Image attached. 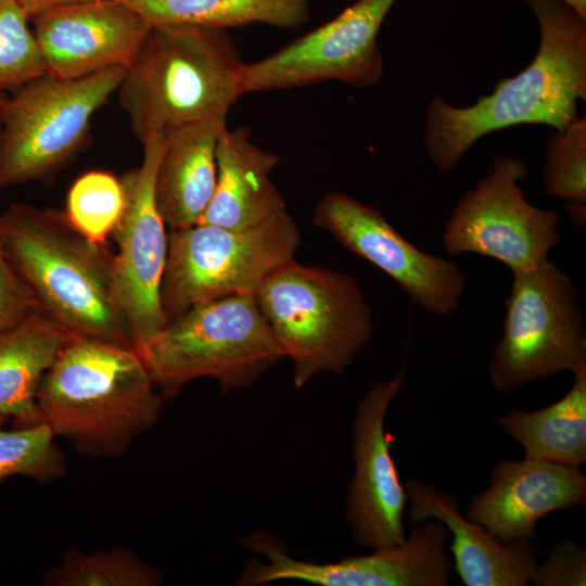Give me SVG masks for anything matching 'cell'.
<instances>
[{
    "mask_svg": "<svg viewBox=\"0 0 586 586\" xmlns=\"http://www.w3.org/2000/svg\"><path fill=\"white\" fill-rule=\"evenodd\" d=\"M525 1L540 30L531 63L473 105L456 107L435 95L425 109L423 145L442 174L492 131L520 124L565 128L577 117L578 101L586 100V18L561 0Z\"/></svg>",
    "mask_w": 586,
    "mask_h": 586,
    "instance_id": "cell-1",
    "label": "cell"
},
{
    "mask_svg": "<svg viewBox=\"0 0 586 586\" xmlns=\"http://www.w3.org/2000/svg\"><path fill=\"white\" fill-rule=\"evenodd\" d=\"M0 242L41 314L72 336L133 347L115 291L114 254L65 212L11 204L0 214Z\"/></svg>",
    "mask_w": 586,
    "mask_h": 586,
    "instance_id": "cell-2",
    "label": "cell"
},
{
    "mask_svg": "<svg viewBox=\"0 0 586 586\" xmlns=\"http://www.w3.org/2000/svg\"><path fill=\"white\" fill-rule=\"evenodd\" d=\"M163 402L133 347L88 336L66 342L37 392L53 434L93 458L126 451L158 422Z\"/></svg>",
    "mask_w": 586,
    "mask_h": 586,
    "instance_id": "cell-3",
    "label": "cell"
},
{
    "mask_svg": "<svg viewBox=\"0 0 586 586\" xmlns=\"http://www.w3.org/2000/svg\"><path fill=\"white\" fill-rule=\"evenodd\" d=\"M228 29L152 25L117 89L133 136H150L213 116H227L242 95L244 66Z\"/></svg>",
    "mask_w": 586,
    "mask_h": 586,
    "instance_id": "cell-4",
    "label": "cell"
},
{
    "mask_svg": "<svg viewBox=\"0 0 586 586\" xmlns=\"http://www.w3.org/2000/svg\"><path fill=\"white\" fill-rule=\"evenodd\" d=\"M255 298L294 365L296 388L316 375L341 373L371 339V310L351 275L293 258L266 278Z\"/></svg>",
    "mask_w": 586,
    "mask_h": 586,
    "instance_id": "cell-5",
    "label": "cell"
},
{
    "mask_svg": "<svg viewBox=\"0 0 586 586\" xmlns=\"http://www.w3.org/2000/svg\"><path fill=\"white\" fill-rule=\"evenodd\" d=\"M138 353L164 399L204 377L225 393L242 388L284 358L255 294L192 306Z\"/></svg>",
    "mask_w": 586,
    "mask_h": 586,
    "instance_id": "cell-6",
    "label": "cell"
},
{
    "mask_svg": "<svg viewBox=\"0 0 586 586\" xmlns=\"http://www.w3.org/2000/svg\"><path fill=\"white\" fill-rule=\"evenodd\" d=\"M300 243L288 211L244 229L196 224L170 230L160 294L166 324L192 306L255 294L271 272L294 258Z\"/></svg>",
    "mask_w": 586,
    "mask_h": 586,
    "instance_id": "cell-7",
    "label": "cell"
},
{
    "mask_svg": "<svg viewBox=\"0 0 586 586\" xmlns=\"http://www.w3.org/2000/svg\"><path fill=\"white\" fill-rule=\"evenodd\" d=\"M125 67L78 79L38 76L7 98L0 139V190L48 181L87 143L93 115L117 92Z\"/></svg>",
    "mask_w": 586,
    "mask_h": 586,
    "instance_id": "cell-8",
    "label": "cell"
},
{
    "mask_svg": "<svg viewBox=\"0 0 586 586\" xmlns=\"http://www.w3.org/2000/svg\"><path fill=\"white\" fill-rule=\"evenodd\" d=\"M502 335L488 362L500 393L586 368V330L570 275L548 259L512 273Z\"/></svg>",
    "mask_w": 586,
    "mask_h": 586,
    "instance_id": "cell-9",
    "label": "cell"
},
{
    "mask_svg": "<svg viewBox=\"0 0 586 586\" xmlns=\"http://www.w3.org/2000/svg\"><path fill=\"white\" fill-rule=\"evenodd\" d=\"M527 173L522 156L495 158L485 176L455 204L442 234L445 251L486 256L512 273L546 262L561 242V217L525 200L519 182Z\"/></svg>",
    "mask_w": 586,
    "mask_h": 586,
    "instance_id": "cell-10",
    "label": "cell"
},
{
    "mask_svg": "<svg viewBox=\"0 0 586 586\" xmlns=\"http://www.w3.org/2000/svg\"><path fill=\"white\" fill-rule=\"evenodd\" d=\"M410 526L409 535L398 544L328 563L295 559L277 536L256 531L240 544L263 555L267 563L249 559L237 585L293 579L321 586H448L453 571L446 552L448 528L434 519Z\"/></svg>",
    "mask_w": 586,
    "mask_h": 586,
    "instance_id": "cell-11",
    "label": "cell"
},
{
    "mask_svg": "<svg viewBox=\"0 0 586 586\" xmlns=\"http://www.w3.org/2000/svg\"><path fill=\"white\" fill-rule=\"evenodd\" d=\"M397 0H356L333 20L276 52L245 63L241 92H265L337 80L358 89L377 85L384 63L378 34Z\"/></svg>",
    "mask_w": 586,
    "mask_h": 586,
    "instance_id": "cell-12",
    "label": "cell"
},
{
    "mask_svg": "<svg viewBox=\"0 0 586 586\" xmlns=\"http://www.w3.org/2000/svg\"><path fill=\"white\" fill-rule=\"evenodd\" d=\"M141 144V164L119 178L125 205L111 234L117 245L115 291L137 352L166 326L160 294L168 246L166 224L155 199L164 132L150 136Z\"/></svg>",
    "mask_w": 586,
    "mask_h": 586,
    "instance_id": "cell-13",
    "label": "cell"
},
{
    "mask_svg": "<svg viewBox=\"0 0 586 586\" xmlns=\"http://www.w3.org/2000/svg\"><path fill=\"white\" fill-rule=\"evenodd\" d=\"M313 224L385 272L424 311L442 317L459 305L467 281L460 266L418 249L378 208L329 192L317 204Z\"/></svg>",
    "mask_w": 586,
    "mask_h": 586,
    "instance_id": "cell-14",
    "label": "cell"
},
{
    "mask_svg": "<svg viewBox=\"0 0 586 586\" xmlns=\"http://www.w3.org/2000/svg\"><path fill=\"white\" fill-rule=\"evenodd\" d=\"M405 381L403 367L392 379L373 384L359 400L353 420L354 475L346 493L345 517L355 543L371 550L406 537L407 497L385 432L386 413Z\"/></svg>",
    "mask_w": 586,
    "mask_h": 586,
    "instance_id": "cell-15",
    "label": "cell"
},
{
    "mask_svg": "<svg viewBox=\"0 0 586 586\" xmlns=\"http://www.w3.org/2000/svg\"><path fill=\"white\" fill-rule=\"evenodd\" d=\"M30 21L47 73L61 79H78L114 66L127 68L152 26L118 0L72 3Z\"/></svg>",
    "mask_w": 586,
    "mask_h": 586,
    "instance_id": "cell-16",
    "label": "cell"
},
{
    "mask_svg": "<svg viewBox=\"0 0 586 586\" xmlns=\"http://www.w3.org/2000/svg\"><path fill=\"white\" fill-rule=\"evenodd\" d=\"M586 502V476L579 468L526 458L500 459L489 485L477 493L464 515L508 544L536 534L545 515Z\"/></svg>",
    "mask_w": 586,
    "mask_h": 586,
    "instance_id": "cell-17",
    "label": "cell"
},
{
    "mask_svg": "<svg viewBox=\"0 0 586 586\" xmlns=\"http://www.w3.org/2000/svg\"><path fill=\"white\" fill-rule=\"evenodd\" d=\"M404 487L410 525L434 519L448 528L454 568L464 585L526 586L531 583L540 549L536 534L500 543L460 511L455 493L419 480H408Z\"/></svg>",
    "mask_w": 586,
    "mask_h": 586,
    "instance_id": "cell-18",
    "label": "cell"
},
{
    "mask_svg": "<svg viewBox=\"0 0 586 586\" xmlns=\"http://www.w3.org/2000/svg\"><path fill=\"white\" fill-rule=\"evenodd\" d=\"M227 116H213L164 131L155 199L170 230L200 222L217 179L216 148Z\"/></svg>",
    "mask_w": 586,
    "mask_h": 586,
    "instance_id": "cell-19",
    "label": "cell"
},
{
    "mask_svg": "<svg viewBox=\"0 0 586 586\" xmlns=\"http://www.w3.org/2000/svg\"><path fill=\"white\" fill-rule=\"evenodd\" d=\"M279 161L253 143L246 127L226 128L217 141L215 190L199 224L244 229L286 211L270 178Z\"/></svg>",
    "mask_w": 586,
    "mask_h": 586,
    "instance_id": "cell-20",
    "label": "cell"
},
{
    "mask_svg": "<svg viewBox=\"0 0 586 586\" xmlns=\"http://www.w3.org/2000/svg\"><path fill=\"white\" fill-rule=\"evenodd\" d=\"M72 337L39 310L0 335V417L21 426L43 422L37 405L42 377Z\"/></svg>",
    "mask_w": 586,
    "mask_h": 586,
    "instance_id": "cell-21",
    "label": "cell"
},
{
    "mask_svg": "<svg viewBox=\"0 0 586 586\" xmlns=\"http://www.w3.org/2000/svg\"><path fill=\"white\" fill-rule=\"evenodd\" d=\"M498 422L524 457L579 468L586 462V368L573 372L558 402L535 411L511 409Z\"/></svg>",
    "mask_w": 586,
    "mask_h": 586,
    "instance_id": "cell-22",
    "label": "cell"
},
{
    "mask_svg": "<svg viewBox=\"0 0 586 586\" xmlns=\"http://www.w3.org/2000/svg\"><path fill=\"white\" fill-rule=\"evenodd\" d=\"M151 25L190 24L228 29L254 23L292 29L307 23L309 0H118Z\"/></svg>",
    "mask_w": 586,
    "mask_h": 586,
    "instance_id": "cell-23",
    "label": "cell"
},
{
    "mask_svg": "<svg viewBox=\"0 0 586 586\" xmlns=\"http://www.w3.org/2000/svg\"><path fill=\"white\" fill-rule=\"evenodd\" d=\"M160 570L128 549L85 552L68 549L43 578L49 586H157Z\"/></svg>",
    "mask_w": 586,
    "mask_h": 586,
    "instance_id": "cell-24",
    "label": "cell"
},
{
    "mask_svg": "<svg viewBox=\"0 0 586 586\" xmlns=\"http://www.w3.org/2000/svg\"><path fill=\"white\" fill-rule=\"evenodd\" d=\"M125 205L120 179L104 170H91L71 186L65 214L88 239L106 244Z\"/></svg>",
    "mask_w": 586,
    "mask_h": 586,
    "instance_id": "cell-25",
    "label": "cell"
},
{
    "mask_svg": "<svg viewBox=\"0 0 586 586\" xmlns=\"http://www.w3.org/2000/svg\"><path fill=\"white\" fill-rule=\"evenodd\" d=\"M7 421L0 417V481L22 475L50 482L64 475V458L46 422L5 430Z\"/></svg>",
    "mask_w": 586,
    "mask_h": 586,
    "instance_id": "cell-26",
    "label": "cell"
},
{
    "mask_svg": "<svg viewBox=\"0 0 586 586\" xmlns=\"http://www.w3.org/2000/svg\"><path fill=\"white\" fill-rule=\"evenodd\" d=\"M544 191L566 205L586 206V118L576 117L547 140Z\"/></svg>",
    "mask_w": 586,
    "mask_h": 586,
    "instance_id": "cell-27",
    "label": "cell"
},
{
    "mask_svg": "<svg viewBox=\"0 0 586 586\" xmlns=\"http://www.w3.org/2000/svg\"><path fill=\"white\" fill-rule=\"evenodd\" d=\"M29 21L15 0H0V92L47 73Z\"/></svg>",
    "mask_w": 586,
    "mask_h": 586,
    "instance_id": "cell-28",
    "label": "cell"
},
{
    "mask_svg": "<svg viewBox=\"0 0 586 586\" xmlns=\"http://www.w3.org/2000/svg\"><path fill=\"white\" fill-rule=\"evenodd\" d=\"M531 583L535 586H585L586 549L571 539L557 542L544 562L536 564Z\"/></svg>",
    "mask_w": 586,
    "mask_h": 586,
    "instance_id": "cell-29",
    "label": "cell"
},
{
    "mask_svg": "<svg viewBox=\"0 0 586 586\" xmlns=\"http://www.w3.org/2000/svg\"><path fill=\"white\" fill-rule=\"evenodd\" d=\"M38 310L35 296L10 263L0 242V335Z\"/></svg>",
    "mask_w": 586,
    "mask_h": 586,
    "instance_id": "cell-30",
    "label": "cell"
},
{
    "mask_svg": "<svg viewBox=\"0 0 586 586\" xmlns=\"http://www.w3.org/2000/svg\"><path fill=\"white\" fill-rule=\"evenodd\" d=\"M29 20L55 8L87 0H15Z\"/></svg>",
    "mask_w": 586,
    "mask_h": 586,
    "instance_id": "cell-31",
    "label": "cell"
},
{
    "mask_svg": "<svg viewBox=\"0 0 586 586\" xmlns=\"http://www.w3.org/2000/svg\"><path fill=\"white\" fill-rule=\"evenodd\" d=\"M586 18V0H561Z\"/></svg>",
    "mask_w": 586,
    "mask_h": 586,
    "instance_id": "cell-32",
    "label": "cell"
},
{
    "mask_svg": "<svg viewBox=\"0 0 586 586\" xmlns=\"http://www.w3.org/2000/svg\"><path fill=\"white\" fill-rule=\"evenodd\" d=\"M7 95L4 92H0V139H1V132H2V126H3V116H4V106L7 101Z\"/></svg>",
    "mask_w": 586,
    "mask_h": 586,
    "instance_id": "cell-33",
    "label": "cell"
}]
</instances>
